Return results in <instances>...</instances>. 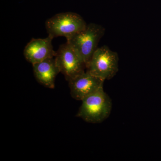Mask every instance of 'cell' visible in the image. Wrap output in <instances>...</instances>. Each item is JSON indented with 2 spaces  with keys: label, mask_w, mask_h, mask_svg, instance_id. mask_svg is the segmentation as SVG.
Instances as JSON below:
<instances>
[{
  "label": "cell",
  "mask_w": 161,
  "mask_h": 161,
  "mask_svg": "<svg viewBox=\"0 0 161 161\" xmlns=\"http://www.w3.org/2000/svg\"><path fill=\"white\" fill-rule=\"evenodd\" d=\"M77 117L90 123H100L106 119L112 109V100L103 87L81 101Z\"/></svg>",
  "instance_id": "1"
},
{
  "label": "cell",
  "mask_w": 161,
  "mask_h": 161,
  "mask_svg": "<svg viewBox=\"0 0 161 161\" xmlns=\"http://www.w3.org/2000/svg\"><path fill=\"white\" fill-rule=\"evenodd\" d=\"M56 52L55 58L57 65L68 81L85 71V64L67 42L60 45Z\"/></svg>",
  "instance_id": "5"
},
{
  "label": "cell",
  "mask_w": 161,
  "mask_h": 161,
  "mask_svg": "<svg viewBox=\"0 0 161 161\" xmlns=\"http://www.w3.org/2000/svg\"><path fill=\"white\" fill-rule=\"evenodd\" d=\"M118 53L108 46L98 47L86 66V71L102 80H110L119 70Z\"/></svg>",
  "instance_id": "4"
},
{
  "label": "cell",
  "mask_w": 161,
  "mask_h": 161,
  "mask_svg": "<svg viewBox=\"0 0 161 161\" xmlns=\"http://www.w3.org/2000/svg\"><path fill=\"white\" fill-rule=\"evenodd\" d=\"M32 66L37 81L48 88H54L56 77L60 73L55 58H48Z\"/></svg>",
  "instance_id": "8"
},
{
  "label": "cell",
  "mask_w": 161,
  "mask_h": 161,
  "mask_svg": "<svg viewBox=\"0 0 161 161\" xmlns=\"http://www.w3.org/2000/svg\"><path fill=\"white\" fill-rule=\"evenodd\" d=\"M104 81L87 71L82 72L68 81L70 95L74 99L82 101L103 87Z\"/></svg>",
  "instance_id": "6"
},
{
  "label": "cell",
  "mask_w": 161,
  "mask_h": 161,
  "mask_svg": "<svg viewBox=\"0 0 161 161\" xmlns=\"http://www.w3.org/2000/svg\"><path fill=\"white\" fill-rule=\"evenodd\" d=\"M105 29L95 23H90L86 28L67 39V42L74 48L86 65L98 48V43L103 36Z\"/></svg>",
  "instance_id": "2"
},
{
  "label": "cell",
  "mask_w": 161,
  "mask_h": 161,
  "mask_svg": "<svg viewBox=\"0 0 161 161\" xmlns=\"http://www.w3.org/2000/svg\"><path fill=\"white\" fill-rule=\"evenodd\" d=\"M53 39L50 36L44 39H32L23 51L26 60L33 64L48 58H55L57 52L54 50L52 44Z\"/></svg>",
  "instance_id": "7"
},
{
  "label": "cell",
  "mask_w": 161,
  "mask_h": 161,
  "mask_svg": "<svg viewBox=\"0 0 161 161\" xmlns=\"http://www.w3.org/2000/svg\"><path fill=\"white\" fill-rule=\"evenodd\" d=\"M87 25L81 16L73 12L58 14L45 22V27L48 36L53 38L64 37L66 40L83 31Z\"/></svg>",
  "instance_id": "3"
}]
</instances>
